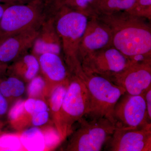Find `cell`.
Segmentation results:
<instances>
[{
    "instance_id": "cell-9",
    "label": "cell",
    "mask_w": 151,
    "mask_h": 151,
    "mask_svg": "<svg viewBox=\"0 0 151 151\" xmlns=\"http://www.w3.org/2000/svg\"><path fill=\"white\" fill-rule=\"evenodd\" d=\"M130 60L124 70L108 79L128 94L141 95L151 86V58Z\"/></svg>"
},
{
    "instance_id": "cell-26",
    "label": "cell",
    "mask_w": 151,
    "mask_h": 151,
    "mask_svg": "<svg viewBox=\"0 0 151 151\" xmlns=\"http://www.w3.org/2000/svg\"><path fill=\"white\" fill-rule=\"evenodd\" d=\"M145 102L146 108L148 118L150 122H151V86L147 89L144 93Z\"/></svg>"
},
{
    "instance_id": "cell-14",
    "label": "cell",
    "mask_w": 151,
    "mask_h": 151,
    "mask_svg": "<svg viewBox=\"0 0 151 151\" xmlns=\"http://www.w3.org/2000/svg\"><path fill=\"white\" fill-rule=\"evenodd\" d=\"M31 49V53L37 58L45 53H54L61 56V42L55 27L54 17L45 19Z\"/></svg>"
},
{
    "instance_id": "cell-32",
    "label": "cell",
    "mask_w": 151,
    "mask_h": 151,
    "mask_svg": "<svg viewBox=\"0 0 151 151\" xmlns=\"http://www.w3.org/2000/svg\"><path fill=\"white\" fill-rule=\"evenodd\" d=\"M62 0H53V2H52V6H53L57 5Z\"/></svg>"
},
{
    "instance_id": "cell-2",
    "label": "cell",
    "mask_w": 151,
    "mask_h": 151,
    "mask_svg": "<svg viewBox=\"0 0 151 151\" xmlns=\"http://www.w3.org/2000/svg\"><path fill=\"white\" fill-rule=\"evenodd\" d=\"M55 22L62 45L63 60L70 74L78 75L83 71L79 47L89 18L65 6L53 9Z\"/></svg>"
},
{
    "instance_id": "cell-10",
    "label": "cell",
    "mask_w": 151,
    "mask_h": 151,
    "mask_svg": "<svg viewBox=\"0 0 151 151\" xmlns=\"http://www.w3.org/2000/svg\"><path fill=\"white\" fill-rule=\"evenodd\" d=\"M105 147L109 151H151V124L139 129H116Z\"/></svg>"
},
{
    "instance_id": "cell-1",
    "label": "cell",
    "mask_w": 151,
    "mask_h": 151,
    "mask_svg": "<svg viewBox=\"0 0 151 151\" xmlns=\"http://www.w3.org/2000/svg\"><path fill=\"white\" fill-rule=\"evenodd\" d=\"M97 17L111 29L113 46L128 58L151 55V28L147 19L125 11Z\"/></svg>"
},
{
    "instance_id": "cell-27",
    "label": "cell",
    "mask_w": 151,
    "mask_h": 151,
    "mask_svg": "<svg viewBox=\"0 0 151 151\" xmlns=\"http://www.w3.org/2000/svg\"><path fill=\"white\" fill-rule=\"evenodd\" d=\"M9 106V103L7 100L0 92V118L7 113Z\"/></svg>"
},
{
    "instance_id": "cell-6",
    "label": "cell",
    "mask_w": 151,
    "mask_h": 151,
    "mask_svg": "<svg viewBox=\"0 0 151 151\" xmlns=\"http://www.w3.org/2000/svg\"><path fill=\"white\" fill-rule=\"evenodd\" d=\"M47 7L43 0L9 6L0 19V38L40 26Z\"/></svg>"
},
{
    "instance_id": "cell-3",
    "label": "cell",
    "mask_w": 151,
    "mask_h": 151,
    "mask_svg": "<svg viewBox=\"0 0 151 151\" xmlns=\"http://www.w3.org/2000/svg\"><path fill=\"white\" fill-rule=\"evenodd\" d=\"M78 76L84 81L89 96L88 112L84 116L90 119H107L115 124L113 110L120 97L126 92L125 89L97 74L83 71Z\"/></svg>"
},
{
    "instance_id": "cell-28",
    "label": "cell",
    "mask_w": 151,
    "mask_h": 151,
    "mask_svg": "<svg viewBox=\"0 0 151 151\" xmlns=\"http://www.w3.org/2000/svg\"><path fill=\"white\" fill-rule=\"evenodd\" d=\"M31 0H0V4H26L29 2Z\"/></svg>"
},
{
    "instance_id": "cell-8",
    "label": "cell",
    "mask_w": 151,
    "mask_h": 151,
    "mask_svg": "<svg viewBox=\"0 0 151 151\" xmlns=\"http://www.w3.org/2000/svg\"><path fill=\"white\" fill-rule=\"evenodd\" d=\"M130 62L129 58L112 46L86 55L81 60V64L85 73L109 78L124 70Z\"/></svg>"
},
{
    "instance_id": "cell-15",
    "label": "cell",
    "mask_w": 151,
    "mask_h": 151,
    "mask_svg": "<svg viewBox=\"0 0 151 151\" xmlns=\"http://www.w3.org/2000/svg\"><path fill=\"white\" fill-rule=\"evenodd\" d=\"M38 58L32 53H26L9 65L7 74L13 76L23 81L29 82L40 71Z\"/></svg>"
},
{
    "instance_id": "cell-22",
    "label": "cell",
    "mask_w": 151,
    "mask_h": 151,
    "mask_svg": "<svg viewBox=\"0 0 151 151\" xmlns=\"http://www.w3.org/2000/svg\"><path fill=\"white\" fill-rule=\"evenodd\" d=\"M24 150L19 134H0V151Z\"/></svg>"
},
{
    "instance_id": "cell-20",
    "label": "cell",
    "mask_w": 151,
    "mask_h": 151,
    "mask_svg": "<svg viewBox=\"0 0 151 151\" xmlns=\"http://www.w3.org/2000/svg\"><path fill=\"white\" fill-rule=\"evenodd\" d=\"M27 92L28 98L44 100L50 92L43 77L37 75L29 81Z\"/></svg>"
},
{
    "instance_id": "cell-25",
    "label": "cell",
    "mask_w": 151,
    "mask_h": 151,
    "mask_svg": "<svg viewBox=\"0 0 151 151\" xmlns=\"http://www.w3.org/2000/svg\"><path fill=\"white\" fill-rule=\"evenodd\" d=\"M25 100L23 99L17 100L8 112V119L12 127L23 116L25 112Z\"/></svg>"
},
{
    "instance_id": "cell-29",
    "label": "cell",
    "mask_w": 151,
    "mask_h": 151,
    "mask_svg": "<svg viewBox=\"0 0 151 151\" xmlns=\"http://www.w3.org/2000/svg\"><path fill=\"white\" fill-rule=\"evenodd\" d=\"M8 66V63L3 62L0 60V78L6 75Z\"/></svg>"
},
{
    "instance_id": "cell-23",
    "label": "cell",
    "mask_w": 151,
    "mask_h": 151,
    "mask_svg": "<svg viewBox=\"0 0 151 151\" xmlns=\"http://www.w3.org/2000/svg\"><path fill=\"white\" fill-rule=\"evenodd\" d=\"M128 13L150 21L151 0H136L132 7L125 11Z\"/></svg>"
},
{
    "instance_id": "cell-11",
    "label": "cell",
    "mask_w": 151,
    "mask_h": 151,
    "mask_svg": "<svg viewBox=\"0 0 151 151\" xmlns=\"http://www.w3.org/2000/svg\"><path fill=\"white\" fill-rule=\"evenodd\" d=\"M112 32L97 17L89 18L79 47L80 61L86 55L112 45Z\"/></svg>"
},
{
    "instance_id": "cell-30",
    "label": "cell",
    "mask_w": 151,
    "mask_h": 151,
    "mask_svg": "<svg viewBox=\"0 0 151 151\" xmlns=\"http://www.w3.org/2000/svg\"><path fill=\"white\" fill-rule=\"evenodd\" d=\"M9 6V5L5 4H0V19L2 16L6 8Z\"/></svg>"
},
{
    "instance_id": "cell-12",
    "label": "cell",
    "mask_w": 151,
    "mask_h": 151,
    "mask_svg": "<svg viewBox=\"0 0 151 151\" xmlns=\"http://www.w3.org/2000/svg\"><path fill=\"white\" fill-rule=\"evenodd\" d=\"M41 25L0 38V60L8 63L27 53L32 48Z\"/></svg>"
},
{
    "instance_id": "cell-24",
    "label": "cell",
    "mask_w": 151,
    "mask_h": 151,
    "mask_svg": "<svg viewBox=\"0 0 151 151\" xmlns=\"http://www.w3.org/2000/svg\"><path fill=\"white\" fill-rule=\"evenodd\" d=\"M45 143V150L54 148L62 142L60 136L55 127H49L41 129Z\"/></svg>"
},
{
    "instance_id": "cell-33",
    "label": "cell",
    "mask_w": 151,
    "mask_h": 151,
    "mask_svg": "<svg viewBox=\"0 0 151 151\" xmlns=\"http://www.w3.org/2000/svg\"><path fill=\"white\" fill-rule=\"evenodd\" d=\"M4 126V122L0 121V134L1 133L2 129Z\"/></svg>"
},
{
    "instance_id": "cell-19",
    "label": "cell",
    "mask_w": 151,
    "mask_h": 151,
    "mask_svg": "<svg viewBox=\"0 0 151 151\" xmlns=\"http://www.w3.org/2000/svg\"><path fill=\"white\" fill-rule=\"evenodd\" d=\"M19 135L24 150H45L44 138L41 129L32 127L23 131Z\"/></svg>"
},
{
    "instance_id": "cell-31",
    "label": "cell",
    "mask_w": 151,
    "mask_h": 151,
    "mask_svg": "<svg viewBox=\"0 0 151 151\" xmlns=\"http://www.w3.org/2000/svg\"><path fill=\"white\" fill-rule=\"evenodd\" d=\"M47 6H50L53 2V0H43Z\"/></svg>"
},
{
    "instance_id": "cell-21",
    "label": "cell",
    "mask_w": 151,
    "mask_h": 151,
    "mask_svg": "<svg viewBox=\"0 0 151 151\" xmlns=\"http://www.w3.org/2000/svg\"><path fill=\"white\" fill-rule=\"evenodd\" d=\"M94 0H62L53 8L63 6L84 14L89 18L94 16L92 6Z\"/></svg>"
},
{
    "instance_id": "cell-4",
    "label": "cell",
    "mask_w": 151,
    "mask_h": 151,
    "mask_svg": "<svg viewBox=\"0 0 151 151\" xmlns=\"http://www.w3.org/2000/svg\"><path fill=\"white\" fill-rule=\"evenodd\" d=\"M78 122L79 127L71 133L65 151H101L117 129L115 124L105 119L84 116Z\"/></svg>"
},
{
    "instance_id": "cell-16",
    "label": "cell",
    "mask_w": 151,
    "mask_h": 151,
    "mask_svg": "<svg viewBox=\"0 0 151 151\" xmlns=\"http://www.w3.org/2000/svg\"><path fill=\"white\" fill-rule=\"evenodd\" d=\"M136 0H94L92 6L94 16L109 15L125 12L132 7Z\"/></svg>"
},
{
    "instance_id": "cell-17",
    "label": "cell",
    "mask_w": 151,
    "mask_h": 151,
    "mask_svg": "<svg viewBox=\"0 0 151 151\" xmlns=\"http://www.w3.org/2000/svg\"><path fill=\"white\" fill-rule=\"evenodd\" d=\"M68 82L69 80L65 83L56 86L52 90L47 97L48 98V103L47 104L49 110L50 114L51 115L55 127L57 130L59 135L60 132V116Z\"/></svg>"
},
{
    "instance_id": "cell-5",
    "label": "cell",
    "mask_w": 151,
    "mask_h": 151,
    "mask_svg": "<svg viewBox=\"0 0 151 151\" xmlns=\"http://www.w3.org/2000/svg\"><path fill=\"white\" fill-rule=\"evenodd\" d=\"M89 104L84 81L78 75L71 74L60 116V135L62 142L71 134L73 125L86 116Z\"/></svg>"
},
{
    "instance_id": "cell-7",
    "label": "cell",
    "mask_w": 151,
    "mask_h": 151,
    "mask_svg": "<svg viewBox=\"0 0 151 151\" xmlns=\"http://www.w3.org/2000/svg\"><path fill=\"white\" fill-rule=\"evenodd\" d=\"M113 119L117 129H139L151 124L144 94L133 95L125 92L115 105Z\"/></svg>"
},
{
    "instance_id": "cell-13",
    "label": "cell",
    "mask_w": 151,
    "mask_h": 151,
    "mask_svg": "<svg viewBox=\"0 0 151 151\" xmlns=\"http://www.w3.org/2000/svg\"><path fill=\"white\" fill-rule=\"evenodd\" d=\"M38 60L41 76L46 81L50 92L56 86L69 80L71 74L60 55L44 53L38 57Z\"/></svg>"
},
{
    "instance_id": "cell-18",
    "label": "cell",
    "mask_w": 151,
    "mask_h": 151,
    "mask_svg": "<svg viewBox=\"0 0 151 151\" xmlns=\"http://www.w3.org/2000/svg\"><path fill=\"white\" fill-rule=\"evenodd\" d=\"M6 75L0 78V92L9 104L24 92V82L13 76Z\"/></svg>"
}]
</instances>
